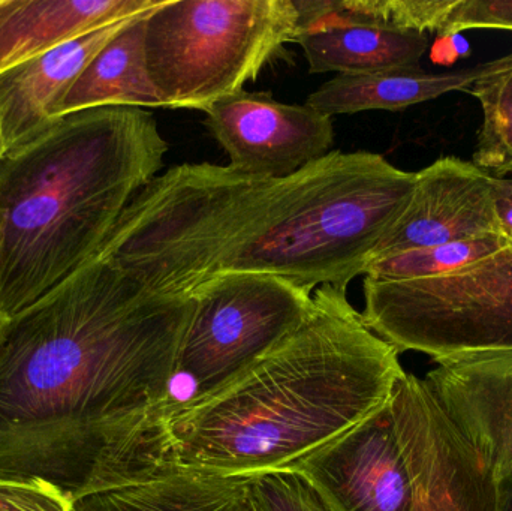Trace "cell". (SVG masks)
I'll list each match as a JSON object with an SVG mask.
<instances>
[{
	"label": "cell",
	"instance_id": "obj_18",
	"mask_svg": "<svg viewBox=\"0 0 512 511\" xmlns=\"http://www.w3.org/2000/svg\"><path fill=\"white\" fill-rule=\"evenodd\" d=\"M152 11L132 18L93 57L57 105L54 117L101 107L164 108L146 62V20Z\"/></svg>",
	"mask_w": 512,
	"mask_h": 511
},
{
	"label": "cell",
	"instance_id": "obj_1",
	"mask_svg": "<svg viewBox=\"0 0 512 511\" xmlns=\"http://www.w3.org/2000/svg\"><path fill=\"white\" fill-rule=\"evenodd\" d=\"M194 308L95 258L6 320L0 480L74 503L144 476Z\"/></svg>",
	"mask_w": 512,
	"mask_h": 511
},
{
	"label": "cell",
	"instance_id": "obj_12",
	"mask_svg": "<svg viewBox=\"0 0 512 511\" xmlns=\"http://www.w3.org/2000/svg\"><path fill=\"white\" fill-rule=\"evenodd\" d=\"M436 363L424 383L499 482L512 468V350Z\"/></svg>",
	"mask_w": 512,
	"mask_h": 511
},
{
	"label": "cell",
	"instance_id": "obj_14",
	"mask_svg": "<svg viewBox=\"0 0 512 511\" xmlns=\"http://www.w3.org/2000/svg\"><path fill=\"white\" fill-rule=\"evenodd\" d=\"M134 17L69 39L0 72V134L5 152L53 119L81 72Z\"/></svg>",
	"mask_w": 512,
	"mask_h": 511
},
{
	"label": "cell",
	"instance_id": "obj_5",
	"mask_svg": "<svg viewBox=\"0 0 512 511\" xmlns=\"http://www.w3.org/2000/svg\"><path fill=\"white\" fill-rule=\"evenodd\" d=\"M298 35L294 0H164L146 20L147 68L162 107L206 111Z\"/></svg>",
	"mask_w": 512,
	"mask_h": 511
},
{
	"label": "cell",
	"instance_id": "obj_7",
	"mask_svg": "<svg viewBox=\"0 0 512 511\" xmlns=\"http://www.w3.org/2000/svg\"><path fill=\"white\" fill-rule=\"evenodd\" d=\"M312 294L259 273H225L201 284L191 294L194 314L177 356L173 381L185 377L189 386L179 404L215 395L279 347L306 321Z\"/></svg>",
	"mask_w": 512,
	"mask_h": 511
},
{
	"label": "cell",
	"instance_id": "obj_21",
	"mask_svg": "<svg viewBox=\"0 0 512 511\" xmlns=\"http://www.w3.org/2000/svg\"><path fill=\"white\" fill-rule=\"evenodd\" d=\"M457 0H330L346 20L411 32H441Z\"/></svg>",
	"mask_w": 512,
	"mask_h": 511
},
{
	"label": "cell",
	"instance_id": "obj_13",
	"mask_svg": "<svg viewBox=\"0 0 512 511\" xmlns=\"http://www.w3.org/2000/svg\"><path fill=\"white\" fill-rule=\"evenodd\" d=\"M300 15L297 44L312 74H370L420 66L429 48L426 33L394 30L346 20L330 0H294Z\"/></svg>",
	"mask_w": 512,
	"mask_h": 511
},
{
	"label": "cell",
	"instance_id": "obj_6",
	"mask_svg": "<svg viewBox=\"0 0 512 511\" xmlns=\"http://www.w3.org/2000/svg\"><path fill=\"white\" fill-rule=\"evenodd\" d=\"M361 315L399 353L418 351L435 362L512 350V243L441 276H364Z\"/></svg>",
	"mask_w": 512,
	"mask_h": 511
},
{
	"label": "cell",
	"instance_id": "obj_17",
	"mask_svg": "<svg viewBox=\"0 0 512 511\" xmlns=\"http://www.w3.org/2000/svg\"><path fill=\"white\" fill-rule=\"evenodd\" d=\"M496 60L457 71L430 72L420 66L370 74L336 75L307 98L306 105L325 116L361 111H397L469 87L495 66Z\"/></svg>",
	"mask_w": 512,
	"mask_h": 511
},
{
	"label": "cell",
	"instance_id": "obj_2",
	"mask_svg": "<svg viewBox=\"0 0 512 511\" xmlns=\"http://www.w3.org/2000/svg\"><path fill=\"white\" fill-rule=\"evenodd\" d=\"M414 186L415 173L364 150H333L285 179L176 165L138 192L96 258L171 296L225 273L348 288Z\"/></svg>",
	"mask_w": 512,
	"mask_h": 511
},
{
	"label": "cell",
	"instance_id": "obj_3",
	"mask_svg": "<svg viewBox=\"0 0 512 511\" xmlns=\"http://www.w3.org/2000/svg\"><path fill=\"white\" fill-rule=\"evenodd\" d=\"M399 351L321 285L306 321L209 398L159 414L147 471L222 477L279 473L384 407L406 374Z\"/></svg>",
	"mask_w": 512,
	"mask_h": 511
},
{
	"label": "cell",
	"instance_id": "obj_23",
	"mask_svg": "<svg viewBox=\"0 0 512 511\" xmlns=\"http://www.w3.org/2000/svg\"><path fill=\"white\" fill-rule=\"evenodd\" d=\"M471 29L512 30V0H459L442 27V36Z\"/></svg>",
	"mask_w": 512,
	"mask_h": 511
},
{
	"label": "cell",
	"instance_id": "obj_24",
	"mask_svg": "<svg viewBox=\"0 0 512 511\" xmlns=\"http://www.w3.org/2000/svg\"><path fill=\"white\" fill-rule=\"evenodd\" d=\"M71 501L50 489L0 480V511H71Z\"/></svg>",
	"mask_w": 512,
	"mask_h": 511
},
{
	"label": "cell",
	"instance_id": "obj_25",
	"mask_svg": "<svg viewBox=\"0 0 512 511\" xmlns=\"http://www.w3.org/2000/svg\"><path fill=\"white\" fill-rule=\"evenodd\" d=\"M496 212L501 222L502 233L512 240V200L496 195Z\"/></svg>",
	"mask_w": 512,
	"mask_h": 511
},
{
	"label": "cell",
	"instance_id": "obj_29",
	"mask_svg": "<svg viewBox=\"0 0 512 511\" xmlns=\"http://www.w3.org/2000/svg\"><path fill=\"white\" fill-rule=\"evenodd\" d=\"M6 318L3 317L2 311H0V332H2L3 326H5Z\"/></svg>",
	"mask_w": 512,
	"mask_h": 511
},
{
	"label": "cell",
	"instance_id": "obj_28",
	"mask_svg": "<svg viewBox=\"0 0 512 511\" xmlns=\"http://www.w3.org/2000/svg\"><path fill=\"white\" fill-rule=\"evenodd\" d=\"M3 153H5V146H3L2 134H0V159H2Z\"/></svg>",
	"mask_w": 512,
	"mask_h": 511
},
{
	"label": "cell",
	"instance_id": "obj_22",
	"mask_svg": "<svg viewBox=\"0 0 512 511\" xmlns=\"http://www.w3.org/2000/svg\"><path fill=\"white\" fill-rule=\"evenodd\" d=\"M255 511H331L297 474L288 471L251 479Z\"/></svg>",
	"mask_w": 512,
	"mask_h": 511
},
{
	"label": "cell",
	"instance_id": "obj_20",
	"mask_svg": "<svg viewBox=\"0 0 512 511\" xmlns=\"http://www.w3.org/2000/svg\"><path fill=\"white\" fill-rule=\"evenodd\" d=\"M512 240L502 234H486L457 240L432 248L417 249L373 261L364 276L379 279H417L441 276L463 269L475 261L490 257L510 246Z\"/></svg>",
	"mask_w": 512,
	"mask_h": 511
},
{
	"label": "cell",
	"instance_id": "obj_11",
	"mask_svg": "<svg viewBox=\"0 0 512 511\" xmlns=\"http://www.w3.org/2000/svg\"><path fill=\"white\" fill-rule=\"evenodd\" d=\"M495 176L445 156L415 173V186L402 215L373 251L372 261L486 234H502L496 212Z\"/></svg>",
	"mask_w": 512,
	"mask_h": 511
},
{
	"label": "cell",
	"instance_id": "obj_27",
	"mask_svg": "<svg viewBox=\"0 0 512 511\" xmlns=\"http://www.w3.org/2000/svg\"><path fill=\"white\" fill-rule=\"evenodd\" d=\"M493 183H495L496 195H499V197L510 198V200H512V179L495 176Z\"/></svg>",
	"mask_w": 512,
	"mask_h": 511
},
{
	"label": "cell",
	"instance_id": "obj_10",
	"mask_svg": "<svg viewBox=\"0 0 512 511\" xmlns=\"http://www.w3.org/2000/svg\"><path fill=\"white\" fill-rule=\"evenodd\" d=\"M285 471L301 477L331 511L414 510L390 401Z\"/></svg>",
	"mask_w": 512,
	"mask_h": 511
},
{
	"label": "cell",
	"instance_id": "obj_15",
	"mask_svg": "<svg viewBox=\"0 0 512 511\" xmlns=\"http://www.w3.org/2000/svg\"><path fill=\"white\" fill-rule=\"evenodd\" d=\"M162 0H0V72Z\"/></svg>",
	"mask_w": 512,
	"mask_h": 511
},
{
	"label": "cell",
	"instance_id": "obj_19",
	"mask_svg": "<svg viewBox=\"0 0 512 511\" xmlns=\"http://www.w3.org/2000/svg\"><path fill=\"white\" fill-rule=\"evenodd\" d=\"M483 110L472 162L496 177L512 174V51L468 90Z\"/></svg>",
	"mask_w": 512,
	"mask_h": 511
},
{
	"label": "cell",
	"instance_id": "obj_8",
	"mask_svg": "<svg viewBox=\"0 0 512 511\" xmlns=\"http://www.w3.org/2000/svg\"><path fill=\"white\" fill-rule=\"evenodd\" d=\"M414 494L412 511H498V482L424 380L405 374L390 399Z\"/></svg>",
	"mask_w": 512,
	"mask_h": 511
},
{
	"label": "cell",
	"instance_id": "obj_26",
	"mask_svg": "<svg viewBox=\"0 0 512 511\" xmlns=\"http://www.w3.org/2000/svg\"><path fill=\"white\" fill-rule=\"evenodd\" d=\"M498 511H512V468L498 482Z\"/></svg>",
	"mask_w": 512,
	"mask_h": 511
},
{
	"label": "cell",
	"instance_id": "obj_4",
	"mask_svg": "<svg viewBox=\"0 0 512 511\" xmlns=\"http://www.w3.org/2000/svg\"><path fill=\"white\" fill-rule=\"evenodd\" d=\"M150 111L48 120L0 159V311L15 317L98 257L167 155Z\"/></svg>",
	"mask_w": 512,
	"mask_h": 511
},
{
	"label": "cell",
	"instance_id": "obj_16",
	"mask_svg": "<svg viewBox=\"0 0 512 511\" xmlns=\"http://www.w3.org/2000/svg\"><path fill=\"white\" fill-rule=\"evenodd\" d=\"M71 511H255L249 477L155 470L84 495Z\"/></svg>",
	"mask_w": 512,
	"mask_h": 511
},
{
	"label": "cell",
	"instance_id": "obj_9",
	"mask_svg": "<svg viewBox=\"0 0 512 511\" xmlns=\"http://www.w3.org/2000/svg\"><path fill=\"white\" fill-rule=\"evenodd\" d=\"M204 113L207 129L230 158L228 167L239 173L285 179L333 152L330 116L306 104L274 101L271 93L242 90Z\"/></svg>",
	"mask_w": 512,
	"mask_h": 511
}]
</instances>
